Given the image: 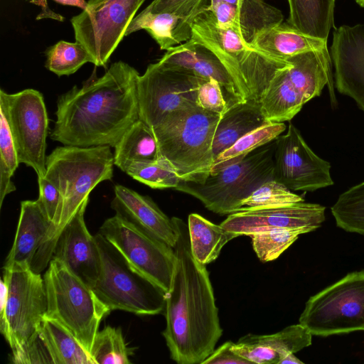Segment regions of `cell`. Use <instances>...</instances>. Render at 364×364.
I'll use <instances>...</instances> for the list:
<instances>
[{
	"label": "cell",
	"instance_id": "cell-19",
	"mask_svg": "<svg viewBox=\"0 0 364 364\" xmlns=\"http://www.w3.org/2000/svg\"><path fill=\"white\" fill-rule=\"evenodd\" d=\"M159 62L166 68L186 71L205 80L215 79L223 87L231 104L247 101L220 59L200 43L189 39L168 49Z\"/></svg>",
	"mask_w": 364,
	"mask_h": 364
},
{
	"label": "cell",
	"instance_id": "cell-20",
	"mask_svg": "<svg viewBox=\"0 0 364 364\" xmlns=\"http://www.w3.org/2000/svg\"><path fill=\"white\" fill-rule=\"evenodd\" d=\"M205 9L213 14L220 27L235 31L251 45L259 33L284 19L282 11L264 0H240L235 4L210 0Z\"/></svg>",
	"mask_w": 364,
	"mask_h": 364
},
{
	"label": "cell",
	"instance_id": "cell-36",
	"mask_svg": "<svg viewBox=\"0 0 364 364\" xmlns=\"http://www.w3.org/2000/svg\"><path fill=\"white\" fill-rule=\"evenodd\" d=\"M300 229H273L250 235L252 247L258 259L263 262L278 258L301 234Z\"/></svg>",
	"mask_w": 364,
	"mask_h": 364
},
{
	"label": "cell",
	"instance_id": "cell-2",
	"mask_svg": "<svg viewBox=\"0 0 364 364\" xmlns=\"http://www.w3.org/2000/svg\"><path fill=\"white\" fill-rule=\"evenodd\" d=\"M178 230L171 287L166 295L162 334L171 358L178 364H201L223 334L213 289L205 265L191 250L188 225L172 218Z\"/></svg>",
	"mask_w": 364,
	"mask_h": 364
},
{
	"label": "cell",
	"instance_id": "cell-18",
	"mask_svg": "<svg viewBox=\"0 0 364 364\" xmlns=\"http://www.w3.org/2000/svg\"><path fill=\"white\" fill-rule=\"evenodd\" d=\"M85 200L64 227L55 247L53 257L63 262L79 279L92 289L100 273L101 257L95 236L88 231L84 214Z\"/></svg>",
	"mask_w": 364,
	"mask_h": 364
},
{
	"label": "cell",
	"instance_id": "cell-39",
	"mask_svg": "<svg viewBox=\"0 0 364 364\" xmlns=\"http://www.w3.org/2000/svg\"><path fill=\"white\" fill-rule=\"evenodd\" d=\"M208 0H154L144 10L151 13H171L181 19V35L183 41L191 37V27L196 16L207 8Z\"/></svg>",
	"mask_w": 364,
	"mask_h": 364
},
{
	"label": "cell",
	"instance_id": "cell-38",
	"mask_svg": "<svg viewBox=\"0 0 364 364\" xmlns=\"http://www.w3.org/2000/svg\"><path fill=\"white\" fill-rule=\"evenodd\" d=\"M19 164L7 120L0 111V208L5 197L16 190L11 178Z\"/></svg>",
	"mask_w": 364,
	"mask_h": 364
},
{
	"label": "cell",
	"instance_id": "cell-25",
	"mask_svg": "<svg viewBox=\"0 0 364 364\" xmlns=\"http://www.w3.org/2000/svg\"><path fill=\"white\" fill-rule=\"evenodd\" d=\"M252 46L284 60L309 51L328 50L327 41L306 35L283 22L259 33Z\"/></svg>",
	"mask_w": 364,
	"mask_h": 364
},
{
	"label": "cell",
	"instance_id": "cell-1",
	"mask_svg": "<svg viewBox=\"0 0 364 364\" xmlns=\"http://www.w3.org/2000/svg\"><path fill=\"white\" fill-rule=\"evenodd\" d=\"M139 75L135 68L118 61L100 77L61 95L50 138L65 146L114 147L139 119Z\"/></svg>",
	"mask_w": 364,
	"mask_h": 364
},
{
	"label": "cell",
	"instance_id": "cell-34",
	"mask_svg": "<svg viewBox=\"0 0 364 364\" xmlns=\"http://www.w3.org/2000/svg\"><path fill=\"white\" fill-rule=\"evenodd\" d=\"M93 63L87 49L77 42L60 41L46 51V67L58 76L70 75L84 64Z\"/></svg>",
	"mask_w": 364,
	"mask_h": 364
},
{
	"label": "cell",
	"instance_id": "cell-32",
	"mask_svg": "<svg viewBox=\"0 0 364 364\" xmlns=\"http://www.w3.org/2000/svg\"><path fill=\"white\" fill-rule=\"evenodd\" d=\"M331 210L338 228L364 235V181L341 193Z\"/></svg>",
	"mask_w": 364,
	"mask_h": 364
},
{
	"label": "cell",
	"instance_id": "cell-10",
	"mask_svg": "<svg viewBox=\"0 0 364 364\" xmlns=\"http://www.w3.org/2000/svg\"><path fill=\"white\" fill-rule=\"evenodd\" d=\"M0 330L11 350L36 334L47 312L44 279L31 269L4 270Z\"/></svg>",
	"mask_w": 364,
	"mask_h": 364
},
{
	"label": "cell",
	"instance_id": "cell-6",
	"mask_svg": "<svg viewBox=\"0 0 364 364\" xmlns=\"http://www.w3.org/2000/svg\"><path fill=\"white\" fill-rule=\"evenodd\" d=\"M43 279L46 316L66 328L90 354L100 323L111 311L91 287L56 258L50 261Z\"/></svg>",
	"mask_w": 364,
	"mask_h": 364
},
{
	"label": "cell",
	"instance_id": "cell-33",
	"mask_svg": "<svg viewBox=\"0 0 364 364\" xmlns=\"http://www.w3.org/2000/svg\"><path fill=\"white\" fill-rule=\"evenodd\" d=\"M134 348L125 342L120 328L105 326L98 331L90 351L95 364H130Z\"/></svg>",
	"mask_w": 364,
	"mask_h": 364
},
{
	"label": "cell",
	"instance_id": "cell-8",
	"mask_svg": "<svg viewBox=\"0 0 364 364\" xmlns=\"http://www.w3.org/2000/svg\"><path fill=\"white\" fill-rule=\"evenodd\" d=\"M101 257L100 273L92 288L109 310L137 315L164 312L166 293L134 269L120 252L100 233L95 235Z\"/></svg>",
	"mask_w": 364,
	"mask_h": 364
},
{
	"label": "cell",
	"instance_id": "cell-28",
	"mask_svg": "<svg viewBox=\"0 0 364 364\" xmlns=\"http://www.w3.org/2000/svg\"><path fill=\"white\" fill-rule=\"evenodd\" d=\"M187 225L193 256L204 265L215 261L223 247L239 236L197 213L188 215Z\"/></svg>",
	"mask_w": 364,
	"mask_h": 364
},
{
	"label": "cell",
	"instance_id": "cell-26",
	"mask_svg": "<svg viewBox=\"0 0 364 364\" xmlns=\"http://www.w3.org/2000/svg\"><path fill=\"white\" fill-rule=\"evenodd\" d=\"M161 156L152 128L139 119L115 145L114 164L125 172L134 162L155 161Z\"/></svg>",
	"mask_w": 364,
	"mask_h": 364
},
{
	"label": "cell",
	"instance_id": "cell-15",
	"mask_svg": "<svg viewBox=\"0 0 364 364\" xmlns=\"http://www.w3.org/2000/svg\"><path fill=\"white\" fill-rule=\"evenodd\" d=\"M331 164L317 156L294 124L275 139L274 179L291 191H314L333 184Z\"/></svg>",
	"mask_w": 364,
	"mask_h": 364
},
{
	"label": "cell",
	"instance_id": "cell-42",
	"mask_svg": "<svg viewBox=\"0 0 364 364\" xmlns=\"http://www.w3.org/2000/svg\"><path fill=\"white\" fill-rule=\"evenodd\" d=\"M11 361L16 364L53 363L48 347L39 333L17 349L12 350Z\"/></svg>",
	"mask_w": 364,
	"mask_h": 364
},
{
	"label": "cell",
	"instance_id": "cell-17",
	"mask_svg": "<svg viewBox=\"0 0 364 364\" xmlns=\"http://www.w3.org/2000/svg\"><path fill=\"white\" fill-rule=\"evenodd\" d=\"M331 58L336 90L353 98L364 112V23L334 31Z\"/></svg>",
	"mask_w": 364,
	"mask_h": 364
},
{
	"label": "cell",
	"instance_id": "cell-21",
	"mask_svg": "<svg viewBox=\"0 0 364 364\" xmlns=\"http://www.w3.org/2000/svg\"><path fill=\"white\" fill-rule=\"evenodd\" d=\"M114 191L111 207L117 215L175 247L178 240L175 223L150 197L122 185H116Z\"/></svg>",
	"mask_w": 364,
	"mask_h": 364
},
{
	"label": "cell",
	"instance_id": "cell-23",
	"mask_svg": "<svg viewBox=\"0 0 364 364\" xmlns=\"http://www.w3.org/2000/svg\"><path fill=\"white\" fill-rule=\"evenodd\" d=\"M52 222L36 200H23L13 245L6 258L4 270L31 269Z\"/></svg>",
	"mask_w": 364,
	"mask_h": 364
},
{
	"label": "cell",
	"instance_id": "cell-35",
	"mask_svg": "<svg viewBox=\"0 0 364 364\" xmlns=\"http://www.w3.org/2000/svg\"><path fill=\"white\" fill-rule=\"evenodd\" d=\"M125 173L152 188H176L181 181L172 164L164 156L155 161L134 162Z\"/></svg>",
	"mask_w": 364,
	"mask_h": 364
},
{
	"label": "cell",
	"instance_id": "cell-12",
	"mask_svg": "<svg viewBox=\"0 0 364 364\" xmlns=\"http://www.w3.org/2000/svg\"><path fill=\"white\" fill-rule=\"evenodd\" d=\"M145 0H88L71 20L75 41L96 66H105Z\"/></svg>",
	"mask_w": 364,
	"mask_h": 364
},
{
	"label": "cell",
	"instance_id": "cell-29",
	"mask_svg": "<svg viewBox=\"0 0 364 364\" xmlns=\"http://www.w3.org/2000/svg\"><path fill=\"white\" fill-rule=\"evenodd\" d=\"M53 364H95L75 336L58 321L45 315L39 327Z\"/></svg>",
	"mask_w": 364,
	"mask_h": 364
},
{
	"label": "cell",
	"instance_id": "cell-44",
	"mask_svg": "<svg viewBox=\"0 0 364 364\" xmlns=\"http://www.w3.org/2000/svg\"><path fill=\"white\" fill-rule=\"evenodd\" d=\"M45 0H30L31 2L38 4L41 1H44ZM56 2H58L61 4L64 5H69V6H77L81 8L82 9H84L87 5V1L85 0H53Z\"/></svg>",
	"mask_w": 364,
	"mask_h": 364
},
{
	"label": "cell",
	"instance_id": "cell-22",
	"mask_svg": "<svg viewBox=\"0 0 364 364\" xmlns=\"http://www.w3.org/2000/svg\"><path fill=\"white\" fill-rule=\"evenodd\" d=\"M312 336L301 324H294L272 334H247L232 349L252 364H279L286 355L311 346Z\"/></svg>",
	"mask_w": 364,
	"mask_h": 364
},
{
	"label": "cell",
	"instance_id": "cell-5",
	"mask_svg": "<svg viewBox=\"0 0 364 364\" xmlns=\"http://www.w3.org/2000/svg\"><path fill=\"white\" fill-rule=\"evenodd\" d=\"M220 117L196 104L171 112L152 128L161 155L181 181L203 183L210 174L213 137Z\"/></svg>",
	"mask_w": 364,
	"mask_h": 364
},
{
	"label": "cell",
	"instance_id": "cell-31",
	"mask_svg": "<svg viewBox=\"0 0 364 364\" xmlns=\"http://www.w3.org/2000/svg\"><path fill=\"white\" fill-rule=\"evenodd\" d=\"M284 122H267L246 134L214 160L210 173L244 159L257 149L271 142L286 129Z\"/></svg>",
	"mask_w": 364,
	"mask_h": 364
},
{
	"label": "cell",
	"instance_id": "cell-40",
	"mask_svg": "<svg viewBox=\"0 0 364 364\" xmlns=\"http://www.w3.org/2000/svg\"><path fill=\"white\" fill-rule=\"evenodd\" d=\"M196 105L220 115L232 105L223 87L213 78L203 80L198 86Z\"/></svg>",
	"mask_w": 364,
	"mask_h": 364
},
{
	"label": "cell",
	"instance_id": "cell-9",
	"mask_svg": "<svg viewBox=\"0 0 364 364\" xmlns=\"http://www.w3.org/2000/svg\"><path fill=\"white\" fill-rule=\"evenodd\" d=\"M299 322L321 337L364 331V269L347 274L311 296Z\"/></svg>",
	"mask_w": 364,
	"mask_h": 364
},
{
	"label": "cell",
	"instance_id": "cell-45",
	"mask_svg": "<svg viewBox=\"0 0 364 364\" xmlns=\"http://www.w3.org/2000/svg\"><path fill=\"white\" fill-rule=\"evenodd\" d=\"M284 363L303 364L304 362L300 360L297 357H296L294 355V353H291L283 357L279 361V364Z\"/></svg>",
	"mask_w": 364,
	"mask_h": 364
},
{
	"label": "cell",
	"instance_id": "cell-16",
	"mask_svg": "<svg viewBox=\"0 0 364 364\" xmlns=\"http://www.w3.org/2000/svg\"><path fill=\"white\" fill-rule=\"evenodd\" d=\"M326 208L320 204L299 202L292 205L245 209L230 214L220 225L240 235L273 229H300L306 233L321 227Z\"/></svg>",
	"mask_w": 364,
	"mask_h": 364
},
{
	"label": "cell",
	"instance_id": "cell-27",
	"mask_svg": "<svg viewBox=\"0 0 364 364\" xmlns=\"http://www.w3.org/2000/svg\"><path fill=\"white\" fill-rule=\"evenodd\" d=\"M287 23L299 31L327 41L333 27L336 0H287Z\"/></svg>",
	"mask_w": 364,
	"mask_h": 364
},
{
	"label": "cell",
	"instance_id": "cell-24",
	"mask_svg": "<svg viewBox=\"0 0 364 364\" xmlns=\"http://www.w3.org/2000/svg\"><path fill=\"white\" fill-rule=\"evenodd\" d=\"M269 122L259 103L251 100L232 104L221 115L213 141L214 160L239 139Z\"/></svg>",
	"mask_w": 364,
	"mask_h": 364
},
{
	"label": "cell",
	"instance_id": "cell-13",
	"mask_svg": "<svg viewBox=\"0 0 364 364\" xmlns=\"http://www.w3.org/2000/svg\"><path fill=\"white\" fill-rule=\"evenodd\" d=\"M98 232L134 269L166 293L168 291L176 260L173 247L117 214L107 219Z\"/></svg>",
	"mask_w": 364,
	"mask_h": 364
},
{
	"label": "cell",
	"instance_id": "cell-11",
	"mask_svg": "<svg viewBox=\"0 0 364 364\" xmlns=\"http://www.w3.org/2000/svg\"><path fill=\"white\" fill-rule=\"evenodd\" d=\"M0 111L7 120L19 163L31 167L38 178L45 177L48 117L43 95L33 89L13 94L1 90Z\"/></svg>",
	"mask_w": 364,
	"mask_h": 364
},
{
	"label": "cell",
	"instance_id": "cell-37",
	"mask_svg": "<svg viewBox=\"0 0 364 364\" xmlns=\"http://www.w3.org/2000/svg\"><path fill=\"white\" fill-rule=\"evenodd\" d=\"M304 201L275 179L263 183L242 203V210L274 208Z\"/></svg>",
	"mask_w": 364,
	"mask_h": 364
},
{
	"label": "cell",
	"instance_id": "cell-7",
	"mask_svg": "<svg viewBox=\"0 0 364 364\" xmlns=\"http://www.w3.org/2000/svg\"><path fill=\"white\" fill-rule=\"evenodd\" d=\"M275 139L242 161L210 173L203 183L181 181L176 190L198 199L220 215L242 209V201L263 183L274 178Z\"/></svg>",
	"mask_w": 364,
	"mask_h": 364
},
{
	"label": "cell",
	"instance_id": "cell-47",
	"mask_svg": "<svg viewBox=\"0 0 364 364\" xmlns=\"http://www.w3.org/2000/svg\"><path fill=\"white\" fill-rule=\"evenodd\" d=\"M356 3L361 7L364 8V0H355Z\"/></svg>",
	"mask_w": 364,
	"mask_h": 364
},
{
	"label": "cell",
	"instance_id": "cell-41",
	"mask_svg": "<svg viewBox=\"0 0 364 364\" xmlns=\"http://www.w3.org/2000/svg\"><path fill=\"white\" fill-rule=\"evenodd\" d=\"M38 183L39 196L37 200L52 222V226L44 240L45 241L58 223L63 207V196L58 188L46 177L38 178Z\"/></svg>",
	"mask_w": 364,
	"mask_h": 364
},
{
	"label": "cell",
	"instance_id": "cell-30",
	"mask_svg": "<svg viewBox=\"0 0 364 364\" xmlns=\"http://www.w3.org/2000/svg\"><path fill=\"white\" fill-rule=\"evenodd\" d=\"M181 18L171 13H151L143 10L130 23L125 36L139 30L146 31L159 44L161 50L183 42L181 35Z\"/></svg>",
	"mask_w": 364,
	"mask_h": 364
},
{
	"label": "cell",
	"instance_id": "cell-43",
	"mask_svg": "<svg viewBox=\"0 0 364 364\" xmlns=\"http://www.w3.org/2000/svg\"><path fill=\"white\" fill-rule=\"evenodd\" d=\"M233 344L230 341L224 343L215 349L201 364H252L232 349Z\"/></svg>",
	"mask_w": 364,
	"mask_h": 364
},
{
	"label": "cell",
	"instance_id": "cell-14",
	"mask_svg": "<svg viewBox=\"0 0 364 364\" xmlns=\"http://www.w3.org/2000/svg\"><path fill=\"white\" fill-rule=\"evenodd\" d=\"M204 80L159 61L149 64L138 80L139 119L153 128L171 112L196 105L198 86Z\"/></svg>",
	"mask_w": 364,
	"mask_h": 364
},
{
	"label": "cell",
	"instance_id": "cell-46",
	"mask_svg": "<svg viewBox=\"0 0 364 364\" xmlns=\"http://www.w3.org/2000/svg\"><path fill=\"white\" fill-rule=\"evenodd\" d=\"M213 1H220L223 2H226L230 4H235L238 3L240 0H213Z\"/></svg>",
	"mask_w": 364,
	"mask_h": 364
},
{
	"label": "cell",
	"instance_id": "cell-4",
	"mask_svg": "<svg viewBox=\"0 0 364 364\" xmlns=\"http://www.w3.org/2000/svg\"><path fill=\"white\" fill-rule=\"evenodd\" d=\"M190 39L213 52L245 100L259 104L277 74L291 65L246 43L235 31L220 27L205 9L194 18Z\"/></svg>",
	"mask_w": 364,
	"mask_h": 364
},
{
	"label": "cell",
	"instance_id": "cell-3",
	"mask_svg": "<svg viewBox=\"0 0 364 364\" xmlns=\"http://www.w3.org/2000/svg\"><path fill=\"white\" fill-rule=\"evenodd\" d=\"M114 154L109 146H58L46 158L45 177L55 184L63 196L58 223L36 253L31 266L41 272L52 259L56 242L64 227L100 183L113 176Z\"/></svg>",
	"mask_w": 364,
	"mask_h": 364
}]
</instances>
